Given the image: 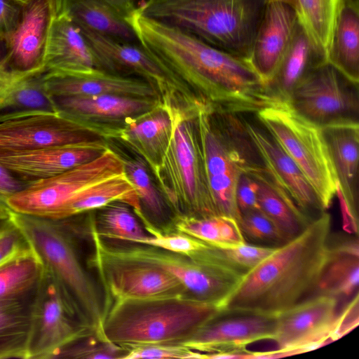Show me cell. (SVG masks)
I'll return each instance as SVG.
<instances>
[{"instance_id":"obj_14","label":"cell","mask_w":359,"mask_h":359,"mask_svg":"<svg viewBox=\"0 0 359 359\" xmlns=\"http://www.w3.org/2000/svg\"><path fill=\"white\" fill-rule=\"evenodd\" d=\"M88 265L98 277L104 310L111 303L124 299L190 296L180 280L162 269L144 262L109 255L95 245Z\"/></svg>"},{"instance_id":"obj_42","label":"cell","mask_w":359,"mask_h":359,"mask_svg":"<svg viewBox=\"0 0 359 359\" xmlns=\"http://www.w3.org/2000/svg\"><path fill=\"white\" fill-rule=\"evenodd\" d=\"M202 355L182 344H150L127 349L123 359L202 358Z\"/></svg>"},{"instance_id":"obj_6","label":"cell","mask_w":359,"mask_h":359,"mask_svg":"<svg viewBox=\"0 0 359 359\" xmlns=\"http://www.w3.org/2000/svg\"><path fill=\"white\" fill-rule=\"evenodd\" d=\"M238 114L201 109L196 117L210 194L218 215L240 218L236 187L257 152Z\"/></svg>"},{"instance_id":"obj_5","label":"cell","mask_w":359,"mask_h":359,"mask_svg":"<svg viewBox=\"0 0 359 359\" xmlns=\"http://www.w3.org/2000/svg\"><path fill=\"white\" fill-rule=\"evenodd\" d=\"M9 219L22 233L43 266L55 276L70 295L95 336L104 341L103 292L82 263L73 233L62 220L13 211Z\"/></svg>"},{"instance_id":"obj_30","label":"cell","mask_w":359,"mask_h":359,"mask_svg":"<svg viewBox=\"0 0 359 359\" xmlns=\"http://www.w3.org/2000/svg\"><path fill=\"white\" fill-rule=\"evenodd\" d=\"M326 62L318 54L298 25L292 41L268 88L278 102L285 103L294 88L312 70Z\"/></svg>"},{"instance_id":"obj_34","label":"cell","mask_w":359,"mask_h":359,"mask_svg":"<svg viewBox=\"0 0 359 359\" xmlns=\"http://www.w3.org/2000/svg\"><path fill=\"white\" fill-rule=\"evenodd\" d=\"M342 0H297L298 24L318 54L326 62L331 36Z\"/></svg>"},{"instance_id":"obj_27","label":"cell","mask_w":359,"mask_h":359,"mask_svg":"<svg viewBox=\"0 0 359 359\" xmlns=\"http://www.w3.org/2000/svg\"><path fill=\"white\" fill-rule=\"evenodd\" d=\"M174 129L172 118L160 105L132 118L118 128L115 140L141 157L153 171L162 161L170 143Z\"/></svg>"},{"instance_id":"obj_16","label":"cell","mask_w":359,"mask_h":359,"mask_svg":"<svg viewBox=\"0 0 359 359\" xmlns=\"http://www.w3.org/2000/svg\"><path fill=\"white\" fill-rule=\"evenodd\" d=\"M339 299L316 294L276 316L273 337L283 357L299 354L339 339Z\"/></svg>"},{"instance_id":"obj_45","label":"cell","mask_w":359,"mask_h":359,"mask_svg":"<svg viewBox=\"0 0 359 359\" xmlns=\"http://www.w3.org/2000/svg\"><path fill=\"white\" fill-rule=\"evenodd\" d=\"M22 6L13 0H0V42L5 40L17 28Z\"/></svg>"},{"instance_id":"obj_40","label":"cell","mask_w":359,"mask_h":359,"mask_svg":"<svg viewBox=\"0 0 359 359\" xmlns=\"http://www.w3.org/2000/svg\"><path fill=\"white\" fill-rule=\"evenodd\" d=\"M238 224L247 243L277 248L290 241L260 209L241 213Z\"/></svg>"},{"instance_id":"obj_43","label":"cell","mask_w":359,"mask_h":359,"mask_svg":"<svg viewBox=\"0 0 359 359\" xmlns=\"http://www.w3.org/2000/svg\"><path fill=\"white\" fill-rule=\"evenodd\" d=\"M29 250L25 237L10 219L0 222V265Z\"/></svg>"},{"instance_id":"obj_47","label":"cell","mask_w":359,"mask_h":359,"mask_svg":"<svg viewBox=\"0 0 359 359\" xmlns=\"http://www.w3.org/2000/svg\"><path fill=\"white\" fill-rule=\"evenodd\" d=\"M117 14L123 18L126 22L133 14L137 10L140 4L147 0H100Z\"/></svg>"},{"instance_id":"obj_29","label":"cell","mask_w":359,"mask_h":359,"mask_svg":"<svg viewBox=\"0 0 359 359\" xmlns=\"http://www.w3.org/2000/svg\"><path fill=\"white\" fill-rule=\"evenodd\" d=\"M327 63L350 81L359 83L358 0H342L333 27Z\"/></svg>"},{"instance_id":"obj_8","label":"cell","mask_w":359,"mask_h":359,"mask_svg":"<svg viewBox=\"0 0 359 359\" xmlns=\"http://www.w3.org/2000/svg\"><path fill=\"white\" fill-rule=\"evenodd\" d=\"M255 115L301 169L327 210L337 195L338 182L321 129L283 102L266 107Z\"/></svg>"},{"instance_id":"obj_49","label":"cell","mask_w":359,"mask_h":359,"mask_svg":"<svg viewBox=\"0 0 359 359\" xmlns=\"http://www.w3.org/2000/svg\"><path fill=\"white\" fill-rule=\"evenodd\" d=\"M297 0H266L267 3H280L283 4H286L294 10L295 8Z\"/></svg>"},{"instance_id":"obj_46","label":"cell","mask_w":359,"mask_h":359,"mask_svg":"<svg viewBox=\"0 0 359 359\" xmlns=\"http://www.w3.org/2000/svg\"><path fill=\"white\" fill-rule=\"evenodd\" d=\"M28 184L0 165V201L5 203L8 198L24 189Z\"/></svg>"},{"instance_id":"obj_15","label":"cell","mask_w":359,"mask_h":359,"mask_svg":"<svg viewBox=\"0 0 359 359\" xmlns=\"http://www.w3.org/2000/svg\"><path fill=\"white\" fill-rule=\"evenodd\" d=\"M276 316L220 309L182 345L203 353V358H239L256 341L272 340Z\"/></svg>"},{"instance_id":"obj_37","label":"cell","mask_w":359,"mask_h":359,"mask_svg":"<svg viewBox=\"0 0 359 359\" xmlns=\"http://www.w3.org/2000/svg\"><path fill=\"white\" fill-rule=\"evenodd\" d=\"M98 210L94 225L101 238L140 243L149 236L128 204L116 201Z\"/></svg>"},{"instance_id":"obj_33","label":"cell","mask_w":359,"mask_h":359,"mask_svg":"<svg viewBox=\"0 0 359 359\" xmlns=\"http://www.w3.org/2000/svg\"><path fill=\"white\" fill-rule=\"evenodd\" d=\"M174 229L219 248H234L246 243L238 222L227 216L196 217L175 214Z\"/></svg>"},{"instance_id":"obj_28","label":"cell","mask_w":359,"mask_h":359,"mask_svg":"<svg viewBox=\"0 0 359 359\" xmlns=\"http://www.w3.org/2000/svg\"><path fill=\"white\" fill-rule=\"evenodd\" d=\"M244 172L253 177L258 184L259 209L277 225L288 240L298 236L311 222L272 179L260 161L250 163Z\"/></svg>"},{"instance_id":"obj_48","label":"cell","mask_w":359,"mask_h":359,"mask_svg":"<svg viewBox=\"0 0 359 359\" xmlns=\"http://www.w3.org/2000/svg\"><path fill=\"white\" fill-rule=\"evenodd\" d=\"M11 213V210L6 203L0 201V222L9 219Z\"/></svg>"},{"instance_id":"obj_22","label":"cell","mask_w":359,"mask_h":359,"mask_svg":"<svg viewBox=\"0 0 359 359\" xmlns=\"http://www.w3.org/2000/svg\"><path fill=\"white\" fill-rule=\"evenodd\" d=\"M42 65L45 73L53 74H83L99 69L81 29L58 6L49 25Z\"/></svg>"},{"instance_id":"obj_35","label":"cell","mask_w":359,"mask_h":359,"mask_svg":"<svg viewBox=\"0 0 359 359\" xmlns=\"http://www.w3.org/2000/svg\"><path fill=\"white\" fill-rule=\"evenodd\" d=\"M44 271L39 257L31 250L0 265V300L31 297Z\"/></svg>"},{"instance_id":"obj_10","label":"cell","mask_w":359,"mask_h":359,"mask_svg":"<svg viewBox=\"0 0 359 359\" xmlns=\"http://www.w3.org/2000/svg\"><path fill=\"white\" fill-rule=\"evenodd\" d=\"M88 224L93 245L104 253L158 266L180 280L190 296L219 307L243 278L220 265L195 261L158 247L128 242L109 243L97 234L93 221Z\"/></svg>"},{"instance_id":"obj_4","label":"cell","mask_w":359,"mask_h":359,"mask_svg":"<svg viewBox=\"0 0 359 359\" xmlns=\"http://www.w3.org/2000/svg\"><path fill=\"white\" fill-rule=\"evenodd\" d=\"M266 4V0H147L137 10L248 60Z\"/></svg>"},{"instance_id":"obj_38","label":"cell","mask_w":359,"mask_h":359,"mask_svg":"<svg viewBox=\"0 0 359 359\" xmlns=\"http://www.w3.org/2000/svg\"><path fill=\"white\" fill-rule=\"evenodd\" d=\"M275 248L247 243L238 247L227 248L210 245L207 250L206 261L220 265L243 278Z\"/></svg>"},{"instance_id":"obj_50","label":"cell","mask_w":359,"mask_h":359,"mask_svg":"<svg viewBox=\"0 0 359 359\" xmlns=\"http://www.w3.org/2000/svg\"><path fill=\"white\" fill-rule=\"evenodd\" d=\"M13 1H15L16 3H18V4H20V6H23L31 0H13Z\"/></svg>"},{"instance_id":"obj_24","label":"cell","mask_w":359,"mask_h":359,"mask_svg":"<svg viewBox=\"0 0 359 359\" xmlns=\"http://www.w3.org/2000/svg\"><path fill=\"white\" fill-rule=\"evenodd\" d=\"M57 6L58 0H31L22 6L17 28L4 41L9 65L25 71L43 67L49 25Z\"/></svg>"},{"instance_id":"obj_44","label":"cell","mask_w":359,"mask_h":359,"mask_svg":"<svg viewBox=\"0 0 359 359\" xmlns=\"http://www.w3.org/2000/svg\"><path fill=\"white\" fill-rule=\"evenodd\" d=\"M258 184L256 180L248 173L243 172L238 180L236 200V205L241 213L259 209L257 200Z\"/></svg>"},{"instance_id":"obj_12","label":"cell","mask_w":359,"mask_h":359,"mask_svg":"<svg viewBox=\"0 0 359 359\" xmlns=\"http://www.w3.org/2000/svg\"><path fill=\"white\" fill-rule=\"evenodd\" d=\"M124 175L122 156L109 147L94 160L29 183L5 203L13 212L50 219L60 207L82 191Z\"/></svg>"},{"instance_id":"obj_41","label":"cell","mask_w":359,"mask_h":359,"mask_svg":"<svg viewBox=\"0 0 359 359\" xmlns=\"http://www.w3.org/2000/svg\"><path fill=\"white\" fill-rule=\"evenodd\" d=\"M127 349L103 341L94 335L82 339L64 348L57 358H121Z\"/></svg>"},{"instance_id":"obj_21","label":"cell","mask_w":359,"mask_h":359,"mask_svg":"<svg viewBox=\"0 0 359 359\" xmlns=\"http://www.w3.org/2000/svg\"><path fill=\"white\" fill-rule=\"evenodd\" d=\"M335 171L342 203L344 228L358 233L359 123H339L321 128Z\"/></svg>"},{"instance_id":"obj_3","label":"cell","mask_w":359,"mask_h":359,"mask_svg":"<svg viewBox=\"0 0 359 359\" xmlns=\"http://www.w3.org/2000/svg\"><path fill=\"white\" fill-rule=\"evenodd\" d=\"M220 308L188 295L129 299L105 310L104 341L126 349L150 344H182Z\"/></svg>"},{"instance_id":"obj_2","label":"cell","mask_w":359,"mask_h":359,"mask_svg":"<svg viewBox=\"0 0 359 359\" xmlns=\"http://www.w3.org/2000/svg\"><path fill=\"white\" fill-rule=\"evenodd\" d=\"M325 211L245 274L220 309L278 315L316 294L329 257Z\"/></svg>"},{"instance_id":"obj_20","label":"cell","mask_w":359,"mask_h":359,"mask_svg":"<svg viewBox=\"0 0 359 359\" xmlns=\"http://www.w3.org/2000/svg\"><path fill=\"white\" fill-rule=\"evenodd\" d=\"M109 147L107 140L97 139L30 149L0 151V165L29 184L94 160Z\"/></svg>"},{"instance_id":"obj_23","label":"cell","mask_w":359,"mask_h":359,"mask_svg":"<svg viewBox=\"0 0 359 359\" xmlns=\"http://www.w3.org/2000/svg\"><path fill=\"white\" fill-rule=\"evenodd\" d=\"M294 10L267 3L248 60L267 85L274 76L298 27Z\"/></svg>"},{"instance_id":"obj_1","label":"cell","mask_w":359,"mask_h":359,"mask_svg":"<svg viewBox=\"0 0 359 359\" xmlns=\"http://www.w3.org/2000/svg\"><path fill=\"white\" fill-rule=\"evenodd\" d=\"M127 22L149 55L212 111L256 114L278 102L247 59L137 10Z\"/></svg>"},{"instance_id":"obj_18","label":"cell","mask_w":359,"mask_h":359,"mask_svg":"<svg viewBox=\"0 0 359 359\" xmlns=\"http://www.w3.org/2000/svg\"><path fill=\"white\" fill-rule=\"evenodd\" d=\"M241 120L262 165L297 209L311 222L325 212L315 189L278 142L260 123Z\"/></svg>"},{"instance_id":"obj_36","label":"cell","mask_w":359,"mask_h":359,"mask_svg":"<svg viewBox=\"0 0 359 359\" xmlns=\"http://www.w3.org/2000/svg\"><path fill=\"white\" fill-rule=\"evenodd\" d=\"M358 283L359 255L329 250V257L319 278L316 294H326L338 299L350 297L358 292Z\"/></svg>"},{"instance_id":"obj_39","label":"cell","mask_w":359,"mask_h":359,"mask_svg":"<svg viewBox=\"0 0 359 359\" xmlns=\"http://www.w3.org/2000/svg\"><path fill=\"white\" fill-rule=\"evenodd\" d=\"M122 158L126 177L135 189L140 203L153 217L163 220L165 215V201L149 174L147 164L140 156Z\"/></svg>"},{"instance_id":"obj_32","label":"cell","mask_w":359,"mask_h":359,"mask_svg":"<svg viewBox=\"0 0 359 359\" xmlns=\"http://www.w3.org/2000/svg\"><path fill=\"white\" fill-rule=\"evenodd\" d=\"M32 297L0 300V359H28Z\"/></svg>"},{"instance_id":"obj_25","label":"cell","mask_w":359,"mask_h":359,"mask_svg":"<svg viewBox=\"0 0 359 359\" xmlns=\"http://www.w3.org/2000/svg\"><path fill=\"white\" fill-rule=\"evenodd\" d=\"M44 84L51 97L112 94L159 100L158 92L144 80L99 69L76 75L45 73Z\"/></svg>"},{"instance_id":"obj_11","label":"cell","mask_w":359,"mask_h":359,"mask_svg":"<svg viewBox=\"0 0 359 359\" xmlns=\"http://www.w3.org/2000/svg\"><path fill=\"white\" fill-rule=\"evenodd\" d=\"M79 28L94 53L100 69L144 80L158 92L163 107L172 117L177 114L196 115L203 107V104L158 64L140 43L122 41Z\"/></svg>"},{"instance_id":"obj_9","label":"cell","mask_w":359,"mask_h":359,"mask_svg":"<svg viewBox=\"0 0 359 359\" xmlns=\"http://www.w3.org/2000/svg\"><path fill=\"white\" fill-rule=\"evenodd\" d=\"M94 335L74 302L44 267L30 300L28 359H53L66 347Z\"/></svg>"},{"instance_id":"obj_7","label":"cell","mask_w":359,"mask_h":359,"mask_svg":"<svg viewBox=\"0 0 359 359\" xmlns=\"http://www.w3.org/2000/svg\"><path fill=\"white\" fill-rule=\"evenodd\" d=\"M196 117L172 118L170 143L161 163L151 173L174 215H218L208 189Z\"/></svg>"},{"instance_id":"obj_31","label":"cell","mask_w":359,"mask_h":359,"mask_svg":"<svg viewBox=\"0 0 359 359\" xmlns=\"http://www.w3.org/2000/svg\"><path fill=\"white\" fill-rule=\"evenodd\" d=\"M73 21L85 28L116 39L138 43L132 27L100 0H58Z\"/></svg>"},{"instance_id":"obj_19","label":"cell","mask_w":359,"mask_h":359,"mask_svg":"<svg viewBox=\"0 0 359 359\" xmlns=\"http://www.w3.org/2000/svg\"><path fill=\"white\" fill-rule=\"evenodd\" d=\"M57 111L97 130L107 140L128 121L162 105L157 98L112 94L52 97Z\"/></svg>"},{"instance_id":"obj_26","label":"cell","mask_w":359,"mask_h":359,"mask_svg":"<svg viewBox=\"0 0 359 359\" xmlns=\"http://www.w3.org/2000/svg\"><path fill=\"white\" fill-rule=\"evenodd\" d=\"M43 67L20 70L0 57V121L36 111H57L44 84Z\"/></svg>"},{"instance_id":"obj_13","label":"cell","mask_w":359,"mask_h":359,"mask_svg":"<svg viewBox=\"0 0 359 359\" xmlns=\"http://www.w3.org/2000/svg\"><path fill=\"white\" fill-rule=\"evenodd\" d=\"M358 84L326 62L309 73L294 88L285 104L320 128L359 123Z\"/></svg>"},{"instance_id":"obj_17","label":"cell","mask_w":359,"mask_h":359,"mask_svg":"<svg viewBox=\"0 0 359 359\" xmlns=\"http://www.w3.org/2000/svg\"><path fill=\"white\" fill-rule=\"evenodd\" d=\"M97 139H104L97 130L58 111H36L0 121L1 151Z\"/></svg>"}]
</instances>
